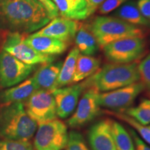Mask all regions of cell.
Masks as SVG:
<instances>
[{"label":"cell","mask_w":150,"mask_h":150,"mask_svg":"<svg viewBox=\"0 0 150 150\" xmlns=\"http://www.w3.org/2000/svg\"><path fill=\"white\" fill-rule=\"evenodd\" d=\"M0 18L8 28L20 33L36 31L51 20L37 0H0Z\"/></svg>","instance_id":"cell-1"},{"label":"cell","mask_w":150,"mask_h":150,"mask_svg":"<svg viewBox=\"0 0 150 150\" xmlns=\"http://www.w3.org/2000/svg\"><path fill=\"white\" fill-rule=\"evenodd\" d=\"M38 124L26 111L23 102L4 105L0 108V137L4 139L29 140Z\"/></svg>","instance_id":"cell-2"},{"label":"cell","mask_w":150,"mask_h":150,"mask_svg":"<svg viewBox=\"0 0 150 150\" xmlns=\"http://www.w3.org/2000/svg\"><path fill=\"white\" fill-rule=\"evenodd\" d=\"M139 74L136 63L105 65L86 81L88 88L93 87L99 92H108L138 82Z\"/></svg>","instance_id":"cell-3"},{"label":"cell","mask_w":150,"mask_h":150,"mask_svg":"<svg viewBox=\"0 0 150 150\" xmlns=\"http://www.w3.org/2000/svg\"><path fill=\"white\" fill-rule=\"evenodd\" d=\"M99 47L102 48L114 41L126 38H144L145 32L138 26L133 25L116 17H97L90 25Z\"/></svg>","instance_id":"cell-4"},{"label":"cell","mask_w":150,"mask_h":150,"mask_svg":"<svg viewBox=\"0 0 150 150\" xmlns=\"http://www.w3.org/2000/svg\"><path fill=\"white\" fill-rule=\"evenodd\" d=\"M67 138L66 125L55 119L38 125L33 147L35 150H62L66 145Z\"/></svg>","instance_id":"cell-5"},{"label":"cell","mask_w":150,"mask_h":150,"mask_svg":"<svg viewBox=\"0 0 150 150\" xmlns=\"http://www.w3.org/2000/svg\"><path fill=\"white\" fill-rule=\"evenodd\" d=\"M145 47L141 38H126L115 40L103 47L104 55L112 63L126 64L133 63L140 57Z\"/></svg>","instance_id":"cell-6"},{"label":"cell","mask_w":150,"mask_h":150,"mask_svg":"<svg viewBox=\"0 0 150 150\" xmlns=\"http://www.w3.org/2000/svg\"><path fill=\"white\" fill-rule=\"evenodd\" d=\"M26 38L25 35L20 32L10 33L6 40L3 50L22 63L30 65L47 64L54 61V57L52 56L41 54L26 44L24 42Z\"/></svg>","instance_id":"cell-7"},{"label":"cell","mask_w":150,"mask_h":150,"mask_svg":"<svg viewBox=\"0 0 150 150\" xmlns=\"http://www.w3.org/2000/svg\"><path fill=\"white\" fill-rule=\"evenodd\" d=\"M25 110L38 124L56 119V104L52 91L37 90L25 101Z\"/></svg>","instance_id":"cell-8"},{"label":"cell","mask_w":150,"mask_h":150,"mask_svg":"<svg viewBox=\"0 0 150 150\" xmlns=\"http://www.w3.org/2000/svg\"><path fill=\"white\" fill-rule=\"evenodd\" d=\"M35 65L22 63L4 50L0 53V87L9 88L26 80Z\"/></svg>","instance_id":"cell-9"},{"label":"cell","mask_w":150,"mask_h":150,"mask_svg":"<svg viewBox=\"0 0 150 150\" xmlns=\"http://www.w3.org/2000/svg\"><path fill=\"white\" fill-rule=\"evenodd\" d=\"M144 88L140 82H136L113 91L99 93L98 103L100 106L110 109L122 110L129 107Z\"/></svg>","instance_id":"cell-10"},{"label":"cell","mask_w":150,"mask_h":150,"mask_svg":"<svg viewBox=\"0 0 150 150\" xmlns=\"http://www.w3.org/2000/svg\"><path fill=\"white\" fill-rule=\"evenodd\" d=\"M99 92L93 87L88 88L78 102L74 114L67 120V125L72 128H76L89 122L99 112L98 95Z\"/></svg>","instance_id":"cell-11"},{"label":"cell","mask_w":150,"mask_h":150,"mask_svg":"<svg viewBox=\"0 0 150 150\" xmlns=\"http://www.w3.org/2000/svg\"><path fill=\"white\" fill-rule=\"evenodd\" d=\"M86 88H87L86 82H83L52 91L58 117L64 119L72 115L76 109L80 95Z\"/></svg>","instance_id":"cell-12"},{"label":"cell","mask_w":150,"mask_h":150,"mask_svg":"<svg viewBox=\"0 0 150 150\" xmlns=\"http://www.w3.org/2000/svg\"><path fill=\"white\" fill-rule=\"evenodd\" d=\"M81 24L77 20L56 17L33 35L52 37L67 42L74 38Z\"/></svg>","instance_id":"cell-13"},{"label":"cell","mask_w":150,"mask_h":150,"mask_svg":"<svg viewBox=\"0 0 150 150\" xmlns=\"http://www.w3.org/2000/svg\"><path fill=\"white\" fill-rule=\"evenodd\" d=\"M112 120L105 119L97 122L88 132L92 150H117L111 133Z\"/></svg>","instance_id":"cell-14"},{"label":"cell","mask_w":150,"mask_h":150,"mask_svg":"<svg viewBox=\"0 0 150 150\" xmlns=\"http://www.w3.org/2000/svg\"><path fill=\"white\" fill-rule=\"evenodd\" d=\"M24 42L35 51L48 56L63 54L67 47L66 42L43 35H28L24 39Z\"/></svg>","instance_id":"cell-15"},{"label":"cell","mask_w":150,"mask_h":150,"mask_svg":"<svg viewBox=\"0 0 150 150\" xmlns=\"http://www.w3.org/2000/svg\"><path fill=\"white\" fill-rule=\"evenodd\" d=\"M62 64L61 62L43 64L35 72L32 79L38 90L53 91L56 89Z\"/></svg>","instance_id":"cell-16"},{"label":"cell","mask_w":150,"mask_h":150,"mask_svg":"<svg viewBox=\"0 0 150 150\" xmlns=\"http://www.w3.org/2000/svg\"><path fill=\"white\" fill-rule=\"evenodd\" d=\"M38 88L32 77L10 88L0 92V104H10L26 101Z\"/></svg>","instance_id":"cell-17"},{"label":"cell","mask_w":150,"mask_h":150,"mask_svg":"<svg viewBox=\"0 0 150 150\" xmlns=\"http://www.w3.org/2000/svg\"><path fill=\"white\" fill-rule=\"evenodd\" d=\"M74 40L76 47L83 55L92 56L98 51L99 45L88 24H81Z\"/></svg>","instance_id":"cell-18"},{"label":"cell","mask_w":150,"mask_h":150,"mask_svg":"<svg viewBox=\"0 0 150 150\" xmlns=\"http://www.w3.org/2000/svg\"><path fill=\"white\" fill-rule=\"evenodd\" d=\"M100 61L92 56L79 54L76 63L73 83H77L91 76L98 71Z\"/></svg>","instance_id":"cell-19"},{"label":"cell","mask_w":150,"mask_h":150,"mask_svg":"<svg viewBox=\"0 0 150 150\" xmlns=\"http://www.w3.org/2000/svg\"><path fill=\"white\" fill-rule=\"evenodd\" d=\"M79 51L76 47L73 48L69 52L64 63L62 64L61 70L56 82V89L65 87L73 83V77L76 68V63Z\"/></svg>","instance_id":"cell-20"},{"label":"cell","mask_w":150,"mask_h":150,"mask_svg":"<svg viewBox=\"0 0 150 150\" xmlns=\"http://www.w3.org/2000/svg\"><path fill=\"white\" fill-rule=\"evenodd\" d=\"M116 18L135 26L149 27L150 22L140 12L137 5L134 2H128L122 6L115 12Z\"/></svg>","instance_id":"cell-21"},{"label":"cell","mask_w":150,"mask_h":150,"mask_svg":"<svg viewBox=\"0 0 150 150\" xmlns=\"http://www.w3.org/2000/svg\"><path fill=\"white\" fill-rule=\"evenodd\" d=\"M111 133L117 150H136L131 134L121 124L112 121Z\"/></svg>","instance_id":"cell-22"},{"label":"cell","mask_w":150,"mask_h":150,"mask_svg":"<svg viewBox=\"0 0 150 150\" xmlns=\"http://www.w3.org/2000/svg\"><path fill=\"white\" fill-rule=\"evenodd\" d=\"M105 113L108 115L114 116V117L118 118L120 120L125 122L136 130L139 134L140 137L145 141L147 144L150 145V125H143L135 120L134 118L131 117L130 116L127 115V114L122 113L120 112L115 111H106Z\"/></svg>","instance_id":"cell-23"},{"label":"cell","mask_w":150,"mask_h":150,"mask_svg":"<svg viewBox=\"0 0 150 150\" xmlns=\"http://www.w3.org/2000/svg\"><path fill=\"white\" fill-rule=\"evenodd\" d=\"M125 112L127 115L143 125L150 124V99H143L136 107L128 108Z\"/></svg>","instance_id":"cell-24"},{"label":"cell","mask_w":150,"mask_h":150,"mask_svg":"<svg viewBox=\"0 0 150 150\" xmlns=\"http://www.w3.org/2000/svg\"><path fill=\"white\" fill-rule=\"evenodd\" d=\"M69 19L83 20L89 17L88 6L86 0H67Z\"/></svg>","instance_id":"cell-25"},{"label":"cell","mask_w":150,"mask_h":150,"mask_svg":"<svg viewBox=\"0 0 150 150\" xmlns=\"http://www.w3.org/2000/svg\"><path fill=\"white\" fill-rule=\"evenodd\" d=\"M65 150H90L86 145L83 136L76 131H71L68 134V138Z\"/></svg>","instance_id":"cell-26"},{"label":"cell","mask_w":150,"mask_h":150,"mask_svg":"<svg viewBox=\"0 0 150 150\" xmlns=\"http://www.w3.org/2000/svg\"><path fill=\"white\" fill-rule=\"evenodd\" d=\"M0 150H35L29 140L0 139Z\"/></svg>","instance_id":"cell-27"},{"label":"cell","mask_w":150,"mask_h":150,"mask_svg":"<svg viewBox=\"0 0 150 150\" xmlns=\"http://www.w3.org/2000/svg\"><path fill=\"white\" fill-rule=\"evenodd\" d=\"M138 71L140 83L150 93V54L138 65Z\"/></svg>","instance_id":"cell-28"},{"label":"cell","mask_w":150,"mask_h":150,"mask_svg":"<svg viewBox=\"0 0 150 150\" xmlns=\"http://www.w3.org/2000/svg\"><path fill=\"white\" fill-rule=\"evenodd\" d=\"M127 1V0H105L102 4L99 7L98 13L102 15L107 14L117 8Z\"/></svg>","instance_id":"cell-29"},{"label":"cell","mask_w":150,"mask_h":150,"mask_svg":"<svg viewBox=\"0 0 150 150\" xmlns=\"http://www.w3.org/2000/svg\"><path fill=\"white\" fill-rule=\"evenodd\" d=\"M37 1H38L45 8L51 20L59 16V13L57 7L52 0H37Z\"/></svg>","instance_id":"cell-30"},{"label":"cell","mask_w":150,"mask_h":150,"mask_svg":"<svg viewBox=\"0 0 150 150\" xmlns=\"http://www.w3.org/2000/svg\"><path fill=\"white\" fill-rule=\"evenodd\" d=\"M136 5L142 16L150 22V0H138Z\"/></svg>","instance_id":"cell-31"},{"label":"cell","mask_w":150,"mask_h":150,"mask_svg":"<svg viewBox=\"0 0 150 150\" xmlns=\"http://www.w3.org/2000/svg\"><path fill=\"white\" fill-rule=\"evenodd\" d=\"M131 136L132 137L133 140H134V143L136 147V150H150V147L149 146L146 145L145 142L142 139H140L139 136L137 135V134L134 130L130 129L129 130Z\"/></svg>","instance_id":"cell-32"},{"label":"cell","mask_w":150,"mask_h":150,"mask_svg":"<svg viewBox=\"0 0 150 150\" xmlns=\"http://www.w3.org/2000/svg\"><path fill=\"white\" fill-rule=\"evenodd\" d=\"M59 13L63 18L69 19V8L67 0H54Z\"/></svg>","instance_id":"cell-33"},{"label":"cell","mask_w":150,"mask_h":150,"mask_svg":"<svg viewBox=\"0 0 150 150\" xmlns=\"http://www.w3.org/2000/svg\"><path fill=\"white\" fill-rule=\"evenodd\" d=\"M104 1L105 0H88V6L89 16L93 14L99 8V7L102 4Z\"/></svg>","instance_id":"cell-34"},{"label":"cell","mask_w":150,"mask_h":150,"mask_svg":"<svg viewBox=\"0 0 150 150\" xmlns=\"http://www.w3.org/2000/svg\"><path fill=\"white\" fill-rule=\"evenodd\" d=\"M86 1H87V2H88V0H86Z\"/></svg>","instance_id":"cell-35"}]
</instances>
